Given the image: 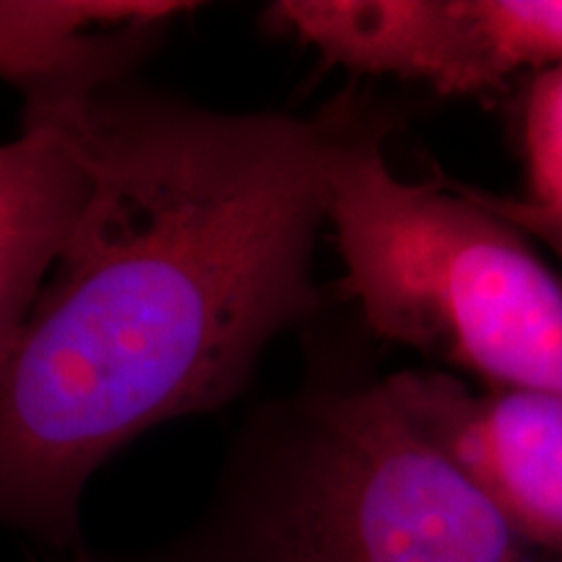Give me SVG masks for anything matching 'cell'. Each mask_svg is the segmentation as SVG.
<instances>
[{
	"instance_id": "obj_5",
	"label": "cell",
	"mask_w": 562,
	"mask_h": 562,
	"mask_svg": "<svg viewBox=\"0 0 562 562\" xmlns=\"http://www.w3.org/2000/svg\"><path fill=\"white\" fill-rule=\"evenodd\" d=\"M383 383L526 544L562 560V393L472 391L442 370H402Z\"/></svg>"
},
{
	"instance_id": "obj_7",
	"label": "cell",
	"mask_w": 562,
	"mask_h": 562,
	"mask_svg": "<svg viewBox=\"0 0 562 562\" xmlns=\"http://www.w3.org/2000/svg\"><path fill=\"white\" fill-rule=\"evenodd\" d=\"M81 110L21 121L19 136L0 144V368L66 250L87 199Z\"/></svg>"
},
{
	"instance_id": "obj_2",
	"label": "cell",
	"mask_w": 562,
	"mask_h": 562,
	"mask_svg": "<svg viewBox=\"0 0 562 562\" xmlns=\"http://www.w3.org/2000/svg\"><path fill=\"white\" fill-rule=\"evenodd\" d=\"M131 562H562L526 544L385 383L258 412L201 516Z\"/></svg>"
},
{
	"instance_id": "obj_9",
	"label": "cell",
	"mask_w": 562,
	"mask_h": 562,
	"mask_svg": "<svg viewBox=\"0 0 562 562\" xmlns=\"http://www.w3.org/2000/svg\"><path fill=\"white\" fill-rule=\"evenodd\" d=\"M472 193L480 199L482 206H487L492 214L521 229L526 237H533L547 245L562 263V211H552L526 199H508V195H495L480 188H472Z\"/></svg>"
},
{
	"instance_id": "obj_8",
	"label": "cell",
	"mask_w": 562,
	"mask_h": 562,
	"mask_svg": "<svg viewBox=\"0 0 562 562\" xmlns=\"http://www.w3.org/2000/svg\"><path fill=\"white\" fill-rule=\"evenodd\" d=\"M526 170L529 199L562 211V66L542 70L526 100Z\"/></svg>"
},
{
	"instance_id": "obj_1",
	"label": "cell",
	"mask_w": 562,
	"mask_h": 562,
	"mask_svg": "<svg viewBox=\"0 0 562 562\" xmlns=\"http://www.w3.org/2000/svg\"><path fill=\"white\" fill-rule=\"evenodd\" d=\"M372 112H220L123 83L79 115L89 191L0 368V526L81 547L87 487L154 427L227 406L321 307L313 252Z\"/></svg>"
},
{
	"instance_id": "obj_4",
	"label": "cell",
	"mask_w": 562,
	"mask_h": 562,
	"mask_svg": "<svg viewBox=\"0 0 562 562\" xmlns=\"http://www.w3.org/2000/svg\"><path fill=\"white\" fill-rule=\"evenodd\" d=\"M263 19L336 66L448 97L562 66V0H277Z\"/></svg>"
},
{
	"instance_id": "obj_6",
	"label": "cell",
	"mask_w": 562,
	"mask_h": 562,
	"mask_svg": "<svg viewBox=\"0 0 562 562\" xmlns=\"http://www.w3.org/2000/svg\"><path fill=\"white\" fill-rule=\"evenodd\" d=\"M182 0H0V81L24 100L21 121L76 112L123 83Z\"/></svg>"
},
{
	"instance_id": "obj_3",
	"label": "cell",
	"mask_w": 562,
	"mask_h": 562,
	"mask_svg": "<svg viewBox=\"0 0 562 562\" xmlns=\"http://www.w3.org/2000/svg\"><path fill=\"white\" fill-rule=\"evenodd\" d=\"M385 133L372 117L344 144L328 201L344 286L370 331L487 389L562 393V281L472 186L398 178Z\"/></svg>"
},
{
	"instance_id": "obj_10",
	"label": "cell",
	"mask_w": 562,
	"mask_h": 562,
	"mask_svg": "<svg viewBox=\"0 0 562 562\" xmlns=\"http://www.w3.org/2000/svg\"><path fill=\"white\" fill-rule=\"evenodd\" d=\"M70 562H94V560H91V558H87V554H83V552H79V554H76V558H74V560H70Z\"/></svg>"
}]
</instances>
